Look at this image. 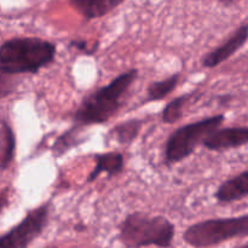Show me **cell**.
<instances>
[{"label": "cell", "instance_id": "obj_1", "mask_svg": "<svg viewBox=\"0 0 248 248\" xmlns=\"http://www.w3.org/2000/svg\"><path fill=\"white\" fill-rule=\"evenodd\" d=\"M137 78L138 70L130 69L118 75L107 86L101 87L84 97L81 103L73 113L75 125L86 127L108 123L121 109L124 98Z\"/></svg>", "mask_w": 248, "mask_h": 248}, {"label": "cell", "instance_id": "obj_2", "mask_svg": "<svg viewBox=\"0 0 248 248\" xmlns=\"http://www.w3.org/2000/svg\"><path fill=\"white\" fill-rule=\"evenodd\" d=\"M57 47L36 36L14 38L0 45V69L9 74H36L55 61Z\"/></svg>", "mask_w": 248, "mask_h": 248}, {"label": "cell", "instance_id": "obj_3", "mask_svg": "<svg viewBox=\"0 0 248 248\" xmlns=\"http://www.w3.org/2000/svg\"><path fill=\"white\" fill-rule=\"evenodd\" d=\"M176 228L162 216L133 212L126 216L119 225V240L126 247H171Z\"/></svg>", "mask_w": 248, "mask_h": 248}, {"label": "cell", "instance_id": "obj_4", "mask_svg": "<svg viewBox=\"0 0 248 248\" xmlns=\"http://www.w3.org/2000/svg\"><path fill=\"white\" fill-rule=\"evenodd\" d=\"M242 237H248V215L202 220L190 225L183 234L186 244L198 248L218 246Z\"/></svg>", "mask_w": 248, "mask_h": 248}, {"label": "cell", "instance_id": "obj_5", "mask_svg": "<svg viewBox=\"0 0 248 248\" xmlns=\"http://www.w3.org/2000/svg\"><path fill=\"white\" fill-rule=\"evenodd\" d=\"M224 120L223 114H217L177 128L165 144V164L171 166L190 156L208 135L223 125Z\"/></svg>", "mask_w": 248, "mask_h": 248}, {"label": "cell", "instance_id": "obj_6", "mask_svg": "<svg viewBox=\"0 0 248 248\" xmlns=\"http://www.w3.org/2000/svg\"><path fill=\"white\" fill-rule=\"evenodd\" d=\"M50 217V203L29 211L23 219L0 236V248H26L44 232Z\"/></svg>", "mask_w": 248, "mask_h": 248}, {"label": "cell", "instance_id": "obj_7", "mask_svg": "<svg viewBox=\"0 0 248 248\" xmlns=\"http://www.w3.org/2000/svg\"><path fill=\"white\" fill-rule=\"evenodd\" d=\"M248 41V23L242 24L235 31L230 34L229 38L220 44L215 50L206 53L201 60V64L205 68H216L223 62L229 60L240 48H242Z\"/></svg>", "mask_w": 248, "mask_h": 248}, {"label": "cell", "instance_id": "obj_8", "mask_svg": "<svg viewBox=\"0 0 248 248\" xmlns=\"http://www.w3.org/2000/svg\"><path fill=\"white\" fill-rule=\"evenodd\" d=\"M248 144V126L218 127L203 140L202 145L212 152L235 149Z\"/></svg>", "mask_w": 248, "mask_h": 248}, {"label": "cell", "instance_id": "obj_9", "mask_svg": "<svg viewBox=\"0 0 248 248\" xmlns=\"http://www.w3.org/2000/svg\"><path fill=\"white\" fill-rule=\"evenodd\" d=\"M248 196V169L223 182L215 194L219 203H232Z\"/></svg>", "mask_w": 248, "mask_h": 248}, {"label": "cell", "instance_id": "obj_10", "mask_svg": "<svg viewBox=\"0 0 248 248\" xmlns=\"http://www.w3.org/2000/svg\"><path fill=\"white\" fill-rule=\"evenodd\" d=\"M70 6L86 21L101 18L125 0H68Z\"/></svg>", "mask_w": 248, "mask_h": 248}, {"label": "cell", "instance_id": "obj_11", "mask_svg": "<svg viewBox=\"0 0 248 248\" xmlns=\"http://www.w3.org/2000/svg\"><path fill=\"white\" fill-rule=\"evenodd\" d=\"M94 169L92 170L91 173L87 177V182L96 181L102 173L108 174L109 177L120 174L124 170L125 160L124 155L118 152H109V153H101V154L94 155Z\"/></svg>", "mask_w": 248, "mask_h": 248}, {"label": "cell", "instance_id": "obj_12", "mask_svg": "<svg viewBox=\"0 0 248 248\" xmlns=\"http://www.w3.org/2000/svg\"><path fill=\"white\" fill-rule=\"evenodd\" d=\"M16 138L9 124L2 121L0 125V169L4 170L10 166L15 157Z\"/></svg>", "mask_w": 248, "mask_h": 248}, {"label": "cell", "instance_id": "obj_13", "mask_svg": "<svg viewBox=\"0 0 248 248\" xmlns=\"http://www.w3.org/2000/svg\"><path fill=\"white\" fill-rule=\"evenodd\" d=\"M179 80H181V74L176 73L166 79L152 82L147 89V101L157 102L164 99L165 97H167L172 91L176 90L179 84Z\"/></svg>", "mask_w": 248, "mask_h": 248}, {"label": "cell", "instance_id": "obj_14", "mask_svg": "<svg viewBox=\"0 0 248 248\" xmlns=\"http://www.w3.org/2000/svg\"><path fill=\"white\" fill-rule=\"evenodd\" d=\"M142 120L140 119H132L125 123H121L111 128L109 135L119 143V144H130L137 138L140 135V131L142 128Z\"/></svg>", "mask_w": 248, "mask_h": 248}, {"label": "cell", "instance_id": "obj_15", "mask_svg": "<svg viewBox=\"0 0 248 248\" xmlns=\"http://www.w3.org/2000/svg\"><path fill=\"white\" fill-rule=\"evenodd\" d=\"M80 126L74 125L70 130H68L67 132H64L63 135H61L60 137L56 140L55 144L52 147L53 155L56 157L62 156L63 154L68 153V150L74 148L75 145L80 144V143H84L85 138L80 136Z\"/></svg>", "mask_w": 248, "mask_h": 248}, {"label": "cell", "instance_id": "obj_16", "mask_svg": "<svg viewBox=\"0 0 248 248\" xmlns=\"http://www.w3.org/2000/svg\"><path fill=\"white\" fill-rule=\"evenodd\" d=\"M193 97V93H186V94H182V96L176 97V98L172 99L170 103L166 104V107L162 110V121L165 124H174L182 118L183 115V109L184 107L186 106L189 99Z\"/></svg>", "mask_w": 248, "mask_h": 248}, {"label": "cell", "instance_id": "obj_17", "mask_svg": "<svg viewBox=\"0 0 248 248\" xmlns=\"http://www.w3.org/2000/svg\"><path fill=\"white\" fill-rule=\"evenodd\" d=\"M16 80L14 79V75L9 74L6 72H2L0 69V98L10 96L16 90Z\"/></svg>", "mask_w": 248, "mask_h": 248}, {"label": "cell", "instance_id": "obj_18", "mask_svg": "<svg viewBox=\"0 0 248 248\" xmlns=\"http://www.w3.org/2000/svg\"><path fill=\"white\" fill-rule=\"evenodd\" d=\"M70 46L75 47L78 51H80V52L85 53L87 56L93 55L97 51V48H98V44L96 43L94 45H90L86 40H73L70 41Z\"/></svg>", "mask_w": 248, "mask_h": 248}, {"label": "cell", "instance_id": "obj_19", "mask_svg": "<svg viewBox=\"0 0 248 248\" xmlns=\"http://www.w3.org/2000/svg\"><path fill=\"white\" fill-rule=\"evenodd\" d=\"M10 203V191L7 189H0V212Z\"/></svg>", "mask_w": 248, "mask_h": 248}, {"label": "cell", "instance_id": "obj_20", "mask_svg": "<svg viewBox=\"0 0 248 248\" xmlns=\"http://www.w3.org/2000/svg\"><path fill=\"white\" fill-rule=\"evenodd\" d=\"M218 1H219L222 5H224V6L229 7V6H232V5L237 4L240 0H218Z\"/></svg>", "mask_w": 248, "mask_h": 248}, {"label": "cell", "instance_id": "obj_21", "mask_svg": "<svg viewBox=\"0 0 248 248\" xmlns=\"http://www.w3.org/2000/svg\"><path fill=\"white\" fill-rule=\"evenodd\" d=\"M241 247H248V242H247V244H244V245H242Z\"/></svg>", "mask_w": 248, "mask_h": 248}]
</instances>
